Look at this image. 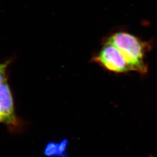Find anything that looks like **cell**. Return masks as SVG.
Returning <instances> with one entry per match:
<instances>
[{
	"mask_svg": "<svg viewBox=\"0 0 157 157\" xmlns=\"http://www.w3.org/2000/svg\"><path fill=\"white\" fill-rule=\"evenodd\" d=\"M104 42L115 46L129 63L132 71L144 75L148 67L144 58L149 45L133 34L120 31L110 34Z\"/></svg>",
	"mask_w": 157,
	"mask_h": 157,
	"instance_id": "cell-1",
	"label": "cell"
},
{
	"mask_svg": "<svg viewBox=\"0 0 157 157\" xmlns=\"http://www.w3.org/2000/svg\"><path fill=\"white\" fill-rule=\"evenodd\" d=\"M68 140L63 139L59 143V149L60 153V157H69L67 153Z\"/></svg>",
	"mask_w": 157,
	"mask_h": 157,
	"instance_id": "cell-6",
	"label": "cell"
},
{
	"mask_svg": "<svg viewBox=\"0 0 157 157\" xmlns=\"http://www.w3.org/2000/svg\"><path fill=\"white\" fill-rule=\"evenodd\" d=\"M44 154L47 157H60L59 143L50 141L44 148Z\"/></svg>",
	"mask_w": 157,
	"mask_h": 157,
	"instance_id": "cell-4",
	"label": "cell"
},
{
	"mask_svg": "<svg viewBox=\"0 0 157 157\" xmlns=\"http://www.w3.org/2000/svg\"><path fill=\"white\" fill-rule=\"evenodd\" d=\"M150 157H152V156H150Z\"/></svg>",
	"mask_w": 157,
	"mask_h": 157,
	"instance_id": "cell-7",
	"label": "cell"
},
{
	"mask_svg": "<svg viewBox=\"0 0 157 157\" xmlns=\"http://www.w3.org/2000/svg\"><path fill=\"white\" fill-rule=\"evenodd\" d=\"M10 61H8L4 63H0V86L4 83L6 80V70Z\"/></svg>",
	"mask_w": 157,
	"mask_h": 157,
	"instance_id": "cell-5",
	"label": "cell"
},
{
	"mask_svg": "<svg viewBox=\"0 0 157 157\" xmlns=\"http://www.w3.org/2000/svg\"><path fill=\"white\" fill-rule=\"evenodd\" d=\"M107 71L117 73L129 72L132 69L121 52L113 45L103 42V45L91 59Z\"/></svg>",
	"mask_w": 157,
	"mask_h": 157,
	"instance_id": "cell-2",
	"label": "cell"
},
{
	"mask_svg": "<svg viewBox=\"0 0 157 157\" xmlns=\"http://www.w3.org/2000/svg\"><path fill=\"white\" fill-rule=\"evenodd\" d=\"M0 123L11 128L19 124L11 90L7 82L0 86Z\"/></svg>",
	"mask_w": 157,
	"mask_h": 157,
	"instance_id": "cell-3",
	"label": "cell"
}]
</instances>
